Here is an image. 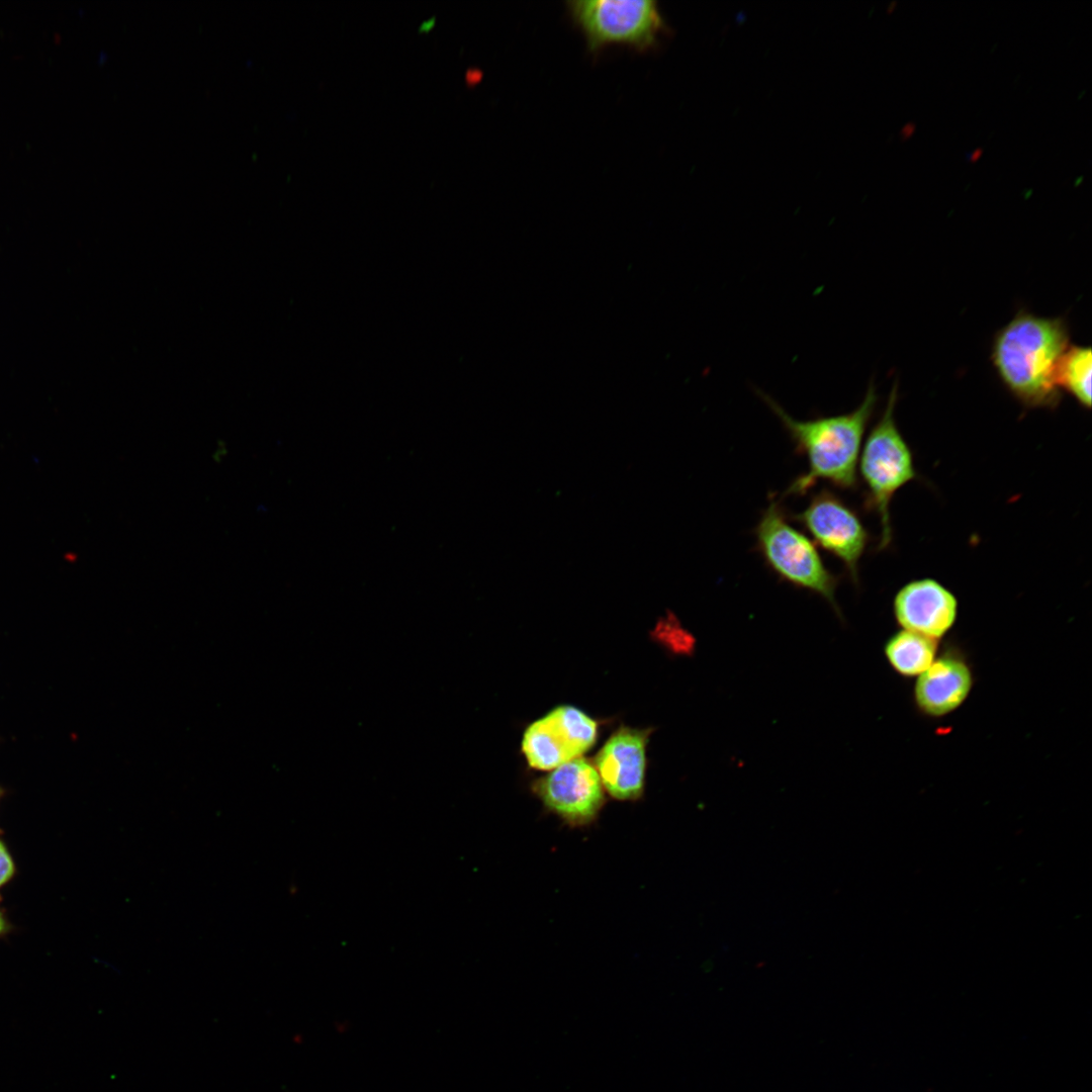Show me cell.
I'll use <instances>...</instances> for the list:
<instances>
[{"label": "cell", "instance_id": "cell-1", "mask_svg": "<svg viewBox=\"0 0 1092 1092\" xmlns=\"http://www.w3.org/2000/svg\"><path fill=\"white\" fill-rule=\"evenodd\" d=\"M756 393L780 420L795 445V452L805 456L808 462L807 470L790 483L783 497L804 495L821 480L840 489H856L861 444L879 400L873 381L853 411L805 421L791 417L763 391L756 390Z\"/></svg>", "mask_w": 1092, "mask_h": 1092}, {"label": "cell", "instance_id": "cell-2", "mask_svg": "<svg viewBox=\"0 0 1092 1092\" xmlns=\"http://www.w3.org/2000/svg\"><path fill=\"white\" fill-rule=\"evenodd\" d=\"M1070 346L1063 317L1038 316L1024 309L994 336L991 361L1010 394L1026 408L1053 410L1062 393L1056 369Z\"/></svg>", "mask_w": 1092, "mask_h": 1092}, {"label": "cell", "instance_id": "cell-3", "mask_svg": "<svg viewBox=\"0 0 1092 1092\" xmlns=\"http://www.w3.org/2000/svg\"><path fill=\"white\" fill-rule=\"evenodd\" d=\"M897 398L895 382L883 414L866 439L858 461L866 487L863 506L874 512L880 522L878 551L887 549L893 540L890 508L894 495L918 478L913 452L895 421Z\"/></svg>", "mask_w": 1092, "mask_h": 1092}, {"label": "cell", "instance_id": "cell-4", "mask_svg": "<svg viewBox=\"0 0 1092 1092\" xmlns=\"http://www.w3.org/2000/svg\"><path fill=\"white\" fill-rule=\"evenodd\" d=\"M754 536L756 551L780 580L820 596L842 618L835 597L840 577L826 567L813 542L791 525L781 500L774 495Z\"/></svg>", "mask_w": 1092, "mask_h": 1092}, {"label": "cell", "instance_id": "cell-5", "mask_svg": "<svg viewBox=\"0 0 1092 1092\" xmlns=\"http://www.w3.org/2000/svg\"><path fill=\"white\" fill-rule=\"evenodd\" d=\"M566 5L590 52L613 43L647 51L655 48L666 29L652 0H576Z\"/></svg>", "mask_w": 1092, "mask_h": 1092}, {"label": "cell", "instance_id": "cell-6", "mask_svg": "<svg viewBox=\"0 0 1092 1092\" xmlns=\"http://www.w3.org/2000/svg\"><path fill=\"white\" fill-rule=\"evenodd\" d=\"M826 552L840 560L854 584L870 533L857 513L828 488L813 493L806 508L791 515Z\"/></svg>", "mask_w": 1092, "mask_h": 1092}, {"label": "cell", "instance_id": "cell-7", "mask_svg": "<svg viewBox=\"0 0 1092 1092\" xmlns=\"http://www.w3.org/2000/svg\"><path fill=\"white\" fill-rule=\"evenodd\" d=\"M597 732L594 719L572 706H560L527 728L522 749L532 767L554 769L588 750Z\"/></svg>", "mask_w": 1092, "mask_h": 1092}, {"label": "cell", "instance_id": "cell-8", "mask_svg": "<svg viewBox=\"0 0 1092 1092\" xmlns=\"http://www.w3.org/2000/svg\"><path fill=\"white\" fill-rule=\"evenodd\" d=\"M544 805L571 825L593 821L604 803L598 770L584 758H573L533 784Z\"/></svg>", "mask_w": 1092, "mask_h": 1092}, {"label": "cell", "instance_id": "cell-9", "mask_svg": "<svg viewBox=\"0 0 1092 1092\" xmlns=\"http://www.w3.org/2000/svg\"><path fill=\"white\" fill-rule=\"evenodd\" d=\"M893 614L902 629L939 641L957 622L959 602L940 581L923 577L905 583L896 593Z\"/></svg>", "mask_w": 1092, "mask_h": 1092}, {"label": "cell", "instance_id": "cell-10", "mask_svg": "<svg viewBox=\"0 0 1092 1092\" xmlns=\"http://www.w3.org/2000/svg\"><path fill=\"white\" fill-rule=\"evenodd\" d=\"M974 680L968 657L959 647L947 646L916 677L913 689L915 708L928 718L947 716L967 701Z\"/></svg>", "mask_w": 1092, "mask_h": 1092}, {"label": "cell", "instance_id": "cell-11", "mask_svg": "<svg viewBox=\"0 0 1092 1092\" xmlns=\"http://www.w3.org/2000/svg\"><path fill=\"white\" fill-rule=\"evenodd\" d=\"M650 730L621 727L596 756L605 789L618 800H636L643 791L645 747Z\"/></svg>", "mask_w": 1092, "mask_h": 1092}, {"label": "cell", "instance_id": "cell-12", "mask_svg": "<svg viewBox=\"0 0 1092 1092\" xmlns=\"http://www.w3.org/2000/svg\"><path fill=\"white\" fill-rule=\"evenodd\" d=\"M939 651L937 640L901 629L884 645L885 657L899 675L917 677L934 661Z\"/></svg>", "mask_w": 1092, "mask_h": 1092}, {"label": "cell", "instance_id": "cell-13", "mask_svg": "<svg viewBox=\"0 0 1092 1092\" xmlns=\"http://www.w3.org/2000/svg\"><path fill=\"white\" fill-rule=\"evenodd\" d=\"M1092 354L1089 347L1070 345L1056 369V383L1083 407H1091Z\"/></svg>", "mask_w": 1092, "mask_h": 1092}, {"label": "cell", "instance_id": "cell-14", "mask_svg": "<svg viewBox=\"0 0 1092 1092\" xmlns=\"http://www.w3.org/2000/svg\"><path fill=\"white\" fill-rule=\"evenodd\" d=\"M14 874V863L5 845L0 841V887Z\"/></svg>", "mask_w": 1092, "mask_h": 1092}, {"label": "cell", "instance_id": "cell-15", "mask_svg": "<svg viewBox=\"0 0 1092 1092\" xmlns=\"http://www.w3.org/2000/svg\"><path fill=\"white\" fill-rule=\"evenodd\" d=\"M915 128H916V123L915 122H913V121L906 122L901 127V130H900L901 140L904 141V140H907L909 136H911L913 134V132L915 131Z\"/></svg>", "mask_w": 1092, "mask_h": 1092}, {"label": "cell", "instance_id": "cell-16", "mask_svg": "<svg viewBox=\"0 0 1092 1092\" xmlns=\"http://www.w3.org/2000/svg\"><path fill=\"white\" fill-rule=\"evenodd\" d=\"M982 154H983V148H981V147H978V148L974 149V150H973V151H971V152H967V153H965V157H966V159H967L968 161L974 162V161H976L977 159H979V158L981 157V155H982Z\"/></svg>", "mask_w": 1092, "mask_h": 1092}, {"label": "cell", "instance_id": "cell-17", "mask_svg": "<svg viewBox=\"0 0 1092 1092\" xmlns=\"http://www.w3.org/2000/svg\"><path fill=\"white\" fill-rule=\"evenodd\" d=\"M435 21H436L435 16L425 20L424 22L421 23L418 30L421 31V32L429 31L434 26Z\"/></svg>", "mask_w": 1092, "mask_h": 1092}, {"label": "cell", "instance_id": "cell-18", "mask_svg": "<svg viewBox=\"0 0 1092 1092\" xmlns=\"http://www.w3.org/2000/svg\"><path fill=\"white\" fill-rule=\"evenodd\" d=\"M7 928V922L0 912V936L6 932Z\"/></svg>", "mask_w": 1092, "mask_h": 1092}, {"label": "cell", "instance_id": "cell-19", "mask_svg": "<svg viewBox=\"0 0 1092 1092\" xmlns=\"http://www.w3.org/2000/svg\"><path fill=\"white\" fill-rule=\"evenodd\" d=\"M896 4H897V2H896V1H893V2H891V4H889V6H888V11H889V12H890V11H892V10H893V7H894V6L896 5Z\"/></svg>", "mask_w": 1092, "mask_h": 1092}]
</instances>
